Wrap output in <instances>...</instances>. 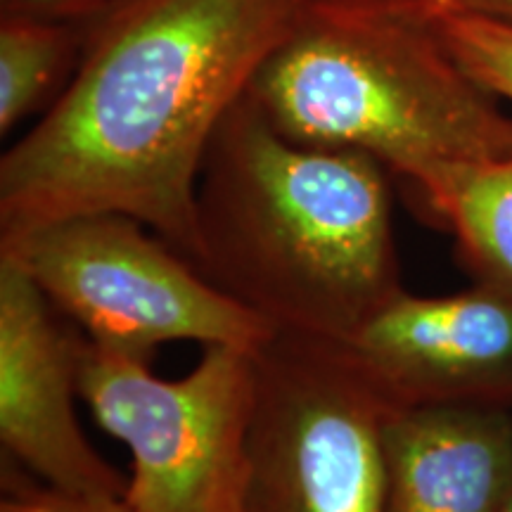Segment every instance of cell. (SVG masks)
I'll return each mask as SVG.
<instances>
[{"label": "cell", "mask_w": 512, "mask_h": 512, "mask_svg": "<svg viewBox=\"0 0 512 512\" xmlns=\"http://www.w3.org/2000/svg\"><path fill=\"white\" fill-rule=\"evenodd\" d=\"M304 0H112L60 98L0 157V233L126 214L195 259L207 147Z\"/></svg>", "instance_id": "1"}, {"label": "cell", "mask_w": 512, "mask_h": 512, "mask_svg": "<svg viewBox=\"0 0 512 512\" xmlns=\"http://www.w3.org/2000/svg\"><path fill=\"white\" fill-rule=\"evenodd\" d=\"M0 512H133L124 498L74 496L50 489L46 484H29L22 479L8 484Z\"/></svg>", "instance_id": "13"}, {"label": "cell", "mask_w": 512, "mask_h": 512, "mask_svg": "<svg viewBox=\"0 0 512 512\" xmlns=\"http://www.w3.org/2000/svg\"><path fill=\"white\" fill-rule=\"evenodd\" d=\"M505 512H512V501H510V505H508V510H505Z\"/></svg>", "instance_id": "16"}, {"label": "cell", "mask_w": 512, "mask_h": 512, "mask_svg": "<svg viewBox=\"0 0 512 512\" xmlns=\"http://www.w3.org/2000/svg\"><path fill=\"white\" fill-rule=\"evenodd\" d=\"M382 456L384 512H505L512 501L510 408H394Z\"/></svg>", "instance_id": "9"}, {"label": "cell", "mask_w": 512, "mask_h": 512, "mask_svg": "<svg viewBox=\"0 0 512 512\" xmlns=\"http://www.w3.org/2000/svg\"><path fill=\"white\" fill-rule=\"evenodd\" d=\"M415 195L430 219L451 230L477 283L512 294V152L441 171Z\"/></svg>", "instance_id": "10"}, {"label": "cell", "mask_w": 512, "mask_h": 512, "mask_svg": "<svg viewBox=\"0 0 512 512\" xmlns=\"http://www.w3.org/2000/svg\"><path fill=\"white\" fill-rule=\"evenodd\" d=\"M112 0H0V12H34L48 17H91Z\"/></svg>", "instance_id": "14"}, {"label": "cell", "mask_w": 512, "mask_h": 512, "mask_svg": "<svg viewBox=\"0 0 512 512\" xmlns=\"http://www.w3.org/2000/svg\"><path fill=\"white\" fill-rule=\"evenodd\" d=\"M247 95L292 143L363 152L413 192L512 152V114L415 0H304Z\"/></svg>", "instance_id": "3"}, {"label": "cell", "mask_w": 512, "mask_h": 512, "mask_svg": "<svg viewBox=\"0 0 512 512\" xmlns=\"http://www.w3.org/2000/svg\"><path fill=\"white\" fill-rule=\"evenodd\" d=\"M420 3L434 10L472 12L512 24V0H420Z\"/></svg>", "instance_id": "15"}, {"label": "cell", "mask_w": 512, "mask_h": 512, "mask_svg": "<svg viewBox=\"0 0 512 512\" xmlns=\"http://www.w3.org/2000/svg\"><path fill=\"white\" fill-rule=\"evenodd\" d=\"M347 349L394 408L494 406L512 411V294L475 285L446 297L401 290Z\"/></svg>", "instance_id": "7"}, {"label": "cell", "mask_w": 512, "mask_h": 512, "mask_svg": "<svg viewBox=\"0 0 512 512\" xmlns=\"http://www.w3.org/2000/svg\"><path fill=\"white\" fill-rule=\"evenodd\" d=\"M448 53L486 91L512 105V24L472 12L434 10L415 0Z\"/></svg>", "instance_id": "12"}, {"label": "cell", "mask_w": 512, "mask_h": 512, "mask_svg": "<svg viewBox=\"0 0 512 512\" xmlns=\"http://www.w3.org/2000/svg\"><path fill=\"white\" fill-rule=\"evenodd\" d=\"M83 337L34 280L0 256V444L50 489L124 498V477L88 444L74 411Z\"/></svg>", "instance_id": "8"}, {"label": "cell", "mask_w": 512, "mask_h": 512, "mask_svg": "<svg viewBox=\"0 0 512 512\" xmlns=\"http://www.w3.org/2000/svg\"><path fill=\"white\" fill-rule=\"evenodd\" d=\"M254 366L240 512H384L389 408L347 344L275 332Z\"/></svg>", "instance_id": "5"}, {"label": "cell", "mask_w": 512, "mask_h": 512, "mask_svg": "<svg viewBox=\"0 0 512 512\" xmlns=\"http://www.w3.org/2000/svg\"><path fill=\"white\" fill-rule=\"evenodd\" d=\"M91 17L0 12V133L60 98L86 46Z\"/></svg>", "instance_id": "11"}, {"label": "cell", "mask_w": 512, "mask_h": 512, "mask_svg": "<svg viewBox=\"0 0 512 512\" xmlns=\"http://www.w3.org/2000/svg\"><path fill=\"white\" fill-rule=\"evenodd\" d=\"M8 256L91 342L150 361L178 339L256 351L275 330L211 285L155 230L126 214H86L0 233Z\"/></svg>", "instance_id": "4"}, {"label": "cell", "mask_w": 512, "mask_h": 512, "mask_svg": "<svg viewBox=\"0 0 512 512\" xmlns=\"http://www.w3.org/2000/svg\"><path fill=\"white\" fill-rule=\"evenodd\" d=\"M83 339L79 396L133 458V512H240L254 413V351L207 344L181 380Z\"/></svg>", "instance_id": "6"}, {"label": "cell", "mask_w": 512, "mask_h": 512, "mask_svg": "<svg viewBox=\"0 0 512 512\" xmlns=\"http://www.w3.org/2000/svg\"><path fill=\"white\" fill-rule=\"evenodd\" d=\"M192 264L275 332L347 342L403 290L387 169L287 140L245 93L195 195Z\"/></svg>", "instance_id": "2"}]
</instances>
